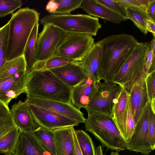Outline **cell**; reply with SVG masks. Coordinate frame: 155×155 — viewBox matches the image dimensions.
<instances>
[{"label":"cell","instance_id":"8d00e7d4","mask_svg":"<svg viewBox=\"0 0 155 155\" xmlns=\"http://www.w3.org/2000/svg\"><path fill=\"white\" fill-rule=\"evenodd\" d=\"M25 92V88L12 89L0 92V102L8 107V104L12 99L17 98L20 94Z\"/></svg>","mask_w":155,"mask_h":155},{"label":"cell","instance_id":"ffe728a7","mask_svg":"<svg viewBox=\"0 0 155 155\" xmlns=\"http://www.w3.org/2000/svg\"><path fill=\"white\" fill-rule=\"evenodd\" d=\"M73 127L54 130L56 155H73L74 149Z\"/></svg>","mask_w":155,"mask_h":155},{"label":"cell","instance_id":"d6986e66","mask_svg":"<svg viewBox=\"0 0 155 155\" xmlns=\"http://www.w3.org/2000/svg\"><path fill=\"white\" fill-rule=\"evenodd\" d=\"M81 8L90 16L98 17L115 24L122 20L118 15L97 0H83Z\"/></svg>","mask_w":155,"mask_h":155},{"label":"cell","instance_id":"e0dca14e","mask_svg":"<svg viewBox=\"0 0 155 155\" xmlns=\"http://www.w3.org/2000/svg\"><path fill=\"white\" fill-rule=\"evenodd\" d=\"M97 82L88 77L85 80L71 88V101L77 108H84L89 103Z\"/></svg>","mask_w":155,"mask_h":155},{"label":"cell","instance_id":"83f0119b","mask_svg":"<svg viewBox=\"0 0 155 155\" xmlns=\"http://www.w3.org/2000/svg\"><path fill=\"white\" fill-rule=\"evenodd\" d=\"M74 132L82 155H95L96 148L90 136L82 130Z\"/></svg>","mask_w":155,"mask_h":155},{"label":"cell","instance_id":"3957f363","mask_svg":"<svg viewBox=\"0 0 155 155\" xmlns=\"http://www.w3.org/2000/svg\"><path fill=\"white\" fill-rule=\"evenodd\" d=\"M40 13L28 7L13 13L9 24L7 61L23 55L24 48L35 24L38 23Z\"/></svg>","mask_w":155,"mask_h":155},{"label":"cell","instance_id":"4fadbf2b","mask_svg":"<svg viewBox=\"0 0 155 155\" xmlns=\"http://www.w3.org/2000/svg\"><path fill=\"white\" fill-rule=\"evenodd\" d=\"M20 131L15 155H53L42 145L33 130Z\"/></svg>","mask_w":155,"mask_h":155},{"label":"cell","instance_id":"f1b7e54d","mask_svg":"<svg viewBox=\"0 0 155 155\" xmlns=\"http://www.w3.org/2000/svg\"><path fill=\"white\" fill-rule=\"evenodd\" d=\"M129 92L123 87L115 104L113 112V119L117 126L120 124L126 107Z\"/></svg>","mask_w":155,"mask_h":155},{"label":"cell","instance_id":"681fc988","mask_svg":"<svg viewBox=\"0 0 155 155\" xmlns=\"http://www.w3.org/2000/svg\"><path fill=\"white\" fill-rule=\"evenodd\" d=\"M110 155H120L117 152H112L111 153Z\"/></svg>","mask_w":155,"mask_h":155},{"label":"cell","instance_id":"52a82bcc","mask_svg":"<svg viewBox=\"0 0 155 155\" xmlns=\"http://www.w3.org/2000/svg\"><path fill=\"white\" fill-rule=\"evenodd\" d=\"M123 87L113 81L97 82L89 102L84 108L111 116Z\"/></svg>","mask_w":155,"mask_h":155},{"label":"cell","instance_id":"8fae6325","mask_svg":"<svg viewBox=\"0 0 155 155\" xmlns=\"http://www.w3.org/2000/svg\"><path fill=\"white\" fill-rule=\"evenodd\" d=\"M28 104L33 119L38 127L54 130L77 126L80 123L78 121L53 111Z\"/></svg>","mask_w":155,"mask_h":155},{"label":"cell","instance_id":"484cf974","mask_svg":"<svg viewBox=\"0 0 155 155\" xmlns=\"http://www.w3.org/2000/svg\"><path fill=\"white\" fill-rule=\"evenodd\" d=\"M20 132L18 129L15 127L0 139V153H15Z\"/></svg>","mask_w":155,"mask_h":155},{"label":"cell","instance_id":"44dd1931","mask_svg":"<svg viewBox=\"0 0 155 155\" xmlns=\"http://www.w3.org/2000/svg\"><path fill=\"white\" fill-rule=\"evenodd\" d=\"M135 126L136 122L133 112L130 96L129 93L126 108L121 121L117 127L121 136L126 143L130 140L134 133Z\"/></svg>","mask_w":155,"mask_h":155},{"label":"cell","instance_id":"d4e9b609","mask_svg":"<svg viewBox=\"0 0 155 155\" xmlns=\"http://www.w3.org/2000/svg\"><path fill=\"white\" fill-rule=\"evenodd\" d=\"M34 132L44 147L53 155H56L54 130L38 127Z\"/></svg>","mask_w":155,"mask_h":155},{"label":"cell","instance_id":"7c38bea8","mask_svg":"<svg viewBox=\"0 0 155 155\" xmlns=\"http://www.w3.org/2000/svg\"><path fill=\"white\" fill-rule=\"evenodd\" d=\"M27 104L50 110L80 123H84L86 119L84 114L71 103L56 101L27 97L25 101Z\"/></svg>","mask_w":155,"mask_h":155},{"label":"cell","instance_id":"5bb4252c","mask_svg":"<svg viewBox=\"0 0 155 155\" xmlns=\"http://www.w3.org/2000/svg\"><path fill=\"white\" fill-rule=\"evenodd\" d=\"M49 70L71 88L77 85L89 77L78 61H74Z\"/></svg>","mask_w":155,"mask_h":155},{"label":"cell","instance_id":"cb8c5ba5","mask_svg":"<svg viewBox=\"0 0 155 155\" xmlns=\"http://www.w3.org/2000/svg\"><path fill=\"white\" fill-rule=\"evenodd\" d=\"M28 73L26 71L0 79V92L12 89L25 88Z\"/></svg>","mask_w":155,"mask_h":155},{"label":"cell","instance_id":"ba28073f","mask_svg":"<svg viewBox=\"0 0 155 155\" xmlns=\"http://www.w3.org/2000/svg\"><path fill=\"white\" fill-rule=\"evenodd\" d=\"M94 43V39L91 35L67 33L59 43L53 56L80 61L91 49Z\"/></svg>","mask_w":155,"mask_h":155},{"label":"cell","instance_id":"5b68a950","mask_svg":"<svg viewBox=\"0 0 155 155\" xmlns=\"http://www.w3.org/2000/svg\"><path fill=\"white\" fill-rule=\"evenodd\" d=\"M43 25L50 24L66 33H77L96 36L101 25L97 17L85 14H50L40 20Z\"/></svg>","mask_w":155,"mask_h":155},{"label":"cell","instance_id":"d590c367","mask_svg":"<svg viewBox=\"0 0 155 155\" xmlns=\"http://www.w3.org/2000/svg\"><path fill=\"white\" fill-rule=\"evenodd\" d=\"M97 0L119 15L123 21L128 19L125 8L120 4L116 0Z\"/></svg>","mask_w":155,"mask_h":155},{"label":"cell","instance_id":"f546056e","mask_svg":"<svg viewBox=\"0 0 155 155\" xmlns=\"http://www.w3.org/2000/svg\"><path fill=\"white\" fill-rule=\"evenodd\" d=\"M74 61L64 58L52 56L48 59L37 62L32 70H49L60 67Z\"/></svg>","mask_w":155,"mask_h":155},{"label":"cell","instance_id":"277c9868","mask_svg":"<svg viewBox=\"0 0 155 155\" xmlns=\"http://www.w3.org/2000/svg\"><path fill=\"white\" fill-rule=\"evenodd\" d=\"M88 114L85 130L100 141L103 147L119 152L126 149V143L121 136L112 117L102 112L86 110Z\"/></svg>","mask_w":155,"mask_h":155},{"label":"cell","instance_id":"8992f818","mask_svg":"<svg viewBox=\"0 0 155 155\" xmlns=\"http://www.w3.org/2000/svg\"><path fill=\"white\" fill-rule=\"evenodd\" d=\"M146 42H139L114 75L112 81L128 90L140 74L144 71Z\"/></svg>","mask_w":155,"mask_h":155},{"label":"cell","instance_id":"d6a6232c","mask_svg":"<svg viewBox=\"0 0 155 155\" xmlns=\"http://www.w3.org/2000/svg\"><path fill=\"white\" fill-rule=\"evenodd\" d=\"M9 27L8 22L0 28V69L7 61Z\"/></svg>","mask_w":155,"mask_h":155},{"label":"cell","instance_id":"ee69618b","mask_svg":"<svg viewBox=\"0 0 155 155\" xmlns=\"http://www.w3.org/2000/svg\"><path fill=\"white\" fill-rule=\"evenodd\" d=\"M147 29L148 32H151L154 38L155 37V22L150 19L147 20Z\"/></svg>","mask_w":155,"mask_h":155},{"label":"cell","instance_id":"c3c4849f","mask_svg":"<svg viewBox=\"0 0 155 155\" xmlns=\"http://www.w3.org/2000/svg\"><path fill=\"white\" fill-rule=\"evenodd\" d=\"M95 155H104L101 145L97 146L96 148Z\"/></svg>","mask_w":155,"mask_h":155},{"label":"cell","instance_id":"9a60e30c","mask_svg":"<svg viewBox=\"0 0 155 155\" xmlns=\"http://www.w3.org/2000/svg\"><path fill=\"white\" fill-rule=\"evenodd\" d=\"M145 72L140 74L127 91L131 99L133 112L136 123L143 109L148 101L146 86Z\"/></svg>","mask_w":155,"mask_h":155},{"label":"cell","instance_id":"f35d334b","mask_svg":"<svg viewBox=\"0 0 155 155\" xmlns=\"http://www.w3.org/2000/svg\"><path fill=\"white\" fill-rule=\"evenodd\" d=\"M15 125L11 113H0V130L7 127Z\"/></svg>","mask_w":155,"mask_h":155},{"label":"cell","instance_id":"7bdbcfd3","mask_svg":"<svg viewBox=\"0 0 155 155\" xmlns=\"http://www.w3.org/2000/svg\"><path fill=\"white\" fill-rule=\"evenodd\" d=\"M73 137L74 140V149L73 155H82L77 140L74 130L73 132Z\"/></svg>","mask_w":155,"mask_h":155},{"label":"cell","instance_id":"ab89813d","mask_svg":"<svg viewBox=\"0 0 155 155\" xmlns=\"http://www.w3.org/2000/svg\"><path fill=\"white\" fill-rule=\"evenodd\" d=\"M116 0L120 4L125 8L127 7H129L139 10H144L142 8L140 4L137 0Z\"/></svg>","mask_w":155,"mask_h":155},{"label":"cell","instance_id":"f907efd6","mask_svg":"<svg viewBox=\"0 0 155 155\" xmlns=\"http://www.w3.org/2000/svg\"><path fill=\"white\" fill-rule=\"evenodd\" d=\"M4 155H15V153L13 152H10L5 153Z\"/></svg>","mask_w":155,"mask_h":155},{"label":"cell","instance_id":"60d3db41","mask_svg":"<svg viewBox=\"0 0 155 155\" xmlns=\"http://www.w3.org/2000/svg\"><path fill=\"white\" fill-rule=\"evenodd\" d=\"M145 12L150 19L155 22V0H151Z\"/></svg>","mask_w":155,"mask_h":155},{"label":"cell","instance_id":"7402d4cb","mask_svg":"<svg viewBox=\"0 0 155 155\" xmlns=\"http://www.w3.org/2000/svg\"><path fill=\"white\" fill-rule=\"evenodd\" d=\"M39 24L34 25L25 45L23 55L26 64V71L28 73L33 70L37 62L36 46L38 36Z\"/></svg>","mask_w":155,"mask_h":155},{"label":"cell","instance_id":"6da1fadb","mask_svg":"<svg viewBox=\"0 0 155 155\" xmlns=\"http://www.w3.org/2000/svg\"><path fill=\"white\" fill-rule=\"evenodd\" d=\"M98 42L102 49L99 80L112 81L114 75L139 42L133 36L126 34L111 35Z\"/></svg>","mask_w":155,"mask_h":155},{"label":"cell","instance_id":"74e56055","mask_svg":"<svg viewBox=\"0 0 155 155\" xmlns=\"http://www.w3.org/2000/svg\"><path fill=\"white\" fill-rule=\"evenodd\" d=\"M147 141L152 150L155 148V113L152 109L148 129Z\"/></svg>","mask_w":155,"mask_h":155},{"label":"cell","instance_id":"e575fe53","mask_svg":"<svg viewBox=\"0 0 155 155\" xmlns=\"http://www.w3.org/2000/svg\"><path fill=\"white\" fill-rule=\"evenodd\" d=\"M22 4L21 1L20 0H0V17L13 14Z\"/></svg>","mask_w":155,"mask_h":155},{"label":"cell","instance_id":"b9f144b4","mask_svg":"<svg viewBox=\"0 0 155 155\" xmlns=\"http://www.w3.org/2000/svg\"><path fill=\"white\" fill-rule=\"evenodd\" d=\"M58 7V5L55 0H51L48 2L45 9L50 14H52L57 10Z\"/></svg>","mask_w":155,"mask_h":155},{"label":"cell","instance_id":"30bf717a","mask_svg":"<svg viewBox=\"0 0 155 155\" xmlns=\"http://www.w3.org/2000/svg\"><path fill=\"white\" fill-rule=\"evenodd\" d=\"M151 110L148 101L136 123L134 131L130 140L126 143L127 149L140 152L143 155H148L152 151L147 140Z\"/></svg>","mask_w":155,"mask_h":155},{"label":"cell","instance_id":"7a4b0ae2","mask_svg":"<svg viewBox=\"0 0 155 155\" xmlns=\"http://www.w3.org/2000/svg\"><path fill=\"white\" fill-rule=\"evenodd\" d=\"M27 97L71 103V88L49 70H32L25 84Z\"/></svg>","mask_w":155,"mask_h":155},{"label":"cell","instance_id":"4dcf8cb0","mask_svg":"<svg viewBox=\"0 0 155 155\" xmlns=\"http://www.w3.org/2000/svg\"><path fill=\"white\" fill-rule=\"evenodd\" d=\"M146 75L155 71V39L146 43L144 64Z\"/></svg>","mask_w":155,"mask_h":155},{"label":"cell","instance_id":"603a6c76","mask_svg":"<svg viewBox=\"0 0 155 155\" xmlns=\"http://www.w3.org/2000/svg\"><path fill=\"white\" fill-rule=\"evenodd\" d=\"M26 71V64L23 55L7 61L0 69V79Z\"/></svg>","mask_w":155,"mask_h":155},{"label":"cell","instance_id":"f6af8a7d","mask_svg":"<svg viewBox=\"0 0 155 155\" xmlns=\"http://www.w3.org/2000/svg\"><path fill=\"white\" fill-rule=\"evenodd\" d=\"M16 127L15 125H11L4 128L0 130V139L12 128Z\"/></svg>","mask_w":155,"mask_h":155},{"label":"cell","instance_id":"1f68e13d","mask_svg":"<svg viewBox=\"0 0 155 155\" xmlns=\"http://www.w3.org/2000/svg\"><path fill=\"white\" fill-rule=\"evenodd\" d=\"M58 7L53 14L64 15L71 14V12L81 7L83 0H55Z\"/></svg>","mask_w":155,"mask_h":155},{"label":"cell","instance_id":"4316f807","mask_svg":"<svg viewBox=\"0 0 155 155\" xmlns=\"http://www.w3.org/2000/svg\"><path fill=\"white\" fill-rule=\"evenodd\" d=\"M125 8L128 19L132 21L144 34H147V22L150 19L146 12L129 7H126Z\"/></svg>","mask_w":155,"mask_h":155},{"label":"cell","instance_id":"bcb514c9","mask_svg":"<svg viewBox=\"0 0 155 155\" xmlns=\"http://www.w3.org/2000/svg\"><path fill=\"white\" fill-rule=\"evenodd\" d=\"M142 8L145 11L151 0H137Z\"/></svg>","mask_w":155,"mask_h":155},{"label":"cell","instance_id":"9c48e42d","mask_svg":"<svg viewBox=\"0 0 155 155\" xmlns=\"http://www.w3.org/2000/svg\"><path fill=\"white\" fill-rule=\"evenodd\" d=\"M38 34L36 46L37 62L46 60L52 57L59 43L67 33L50 24L43 25Z\"/></svg>","mask_w":155,"mask_h":155},{"label":"cell","instance_id":"7dc6e473","mask_svg":"<svg viewBox=\"0 0 155 155\" xmlns=\"http://www.w3.org/2000/svg\"><path fill=\"white\" fill-rule=\"evenodd\" d=\"M10 112L9 107L0 102V113H8Z\"/></svg>","mask_w":155,"mask_h":155},{"label":"cell","instance_id":"ac0fdd59","mask_svg":"<svg viewBox=\"0 0 155 155\" xmlns=\"http://www.w3.org/2000/svg\"><path fill=\"white\" fill-rule=\"evenodd\" d=\"M101 51V47L98 42L95 43L83 59L79 61L88 76L96 82L100 81L98 72Z\"/></svg>","mask_w":155,"mask_h":155},{"label":"cell","instance_id":"836d02e7","mask_svg":"<svg viewBox=\"0 0 155 155\" xmlns=\"http://www.w3.org/2000/svg\"><path fill=\"white\" fill-rule=\"evenodd\" d=\"M145 82L148 100L155 113V71L146 75Z\"/></svg>","mask_w":155,"mask_h":155},{"label":"cell","instance_id":"2e32d148","mask_svg":"<svg viewBox=\"0 0 155 155\" xmlns=\"http://www.w3.org/2000/svg\"><path fill=\"white\" fill-rule=\"evenodd\" d=\"M10 111L16 127L20 131L28 132L34 130L38 127L28 105L25 101L20 100L12 105Z\"/></svg>","mask_w":155,"mask_h":155}]
</instances>
